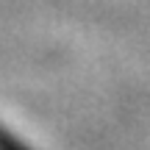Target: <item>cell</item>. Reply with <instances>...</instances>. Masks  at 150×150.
<instances>
[{
  "mask_svg": "<svg viewBox=\"0 0 150 150\" xmlns=\"http://www.w3.org/2000/svg\"><path fill=\"white\" fill-rule=\"evenodd\" d=\"M0 150H31L14 131H8L3 122H0Z\"/></svg>",
  "mask_w": 150,
  "mask_h": 150,
  "instance_id": "1",
  "label": "cell"
}]
</instances>
